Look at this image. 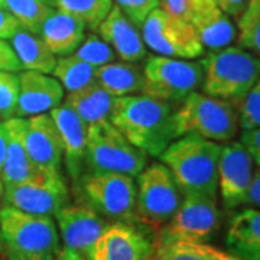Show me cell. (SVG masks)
<instances>
[{
  "label": "cell",
  "mask_w": 260,
  "mask_h": 260,
  "mask_svg": "<svg viewBox=\"0 0 260 260\" xmlns=\"http://www.w3.org/2000/svg\"><path fill=\"white\" fill-rule=\"evenodd\" d=\"M6 124L9 130V139H8V150H6L5 164L2 168L0 179L3 185L10 186L28 179L37 167L29 158L23 142L25 119L12 117L6 120Z\"/></svg>",
  "instance_id": "7402d4cb"
},
{
  "label": "cell",
  "mask_w": 260,
  "mask_h": 260,
  "mask_svg": "<svg viewBox=\"0 0 260 260\" xmlns=\"http://www.w3.org/2000/svg\"><path fill=\"white\" fill-rule=\"evenodd\" d=\"M146 48L155 54L178 59H195L204 54L194 26L164 9L152 10L142 25Z\"/></svg>",
  "instance_id": "8fae6325"
},
{
  "label": "cell",
  "mask_w": 260,
  "mask_h": 260,
  "mask_svg": "<svg viewBox=\"0 0 260 260\" xmlns=\"http://www.w3.org/2000/svg\"><path fill=\"white\" fill-rule=\"evenodd\" d=\"M227 250L244 260H260V210L244 207L234 213L225 233Z\"/></svg>",
  "instance_id": "ffe728a7"
},
{
  "label": "cell",
  "mask_w": 260,
  "mask_h": 260,
  "mask_svg": "<svg viewBox=\"0 0 260 260\" xmlns=\"http://www.w3.org/2000/svg\"><path fill=\"white\" fill-rule=\"evenodd\" d=\"M19 99L18 73L0 71V119L15 117Z\"/></svg>",
  "instance_id": "836d02e7"
},
{
  "label": "cell",
  "mask_w": 260,
  "mask_h": 260,
  "mask_svg": "<svg viewBox=\"0 0 260 260\" xmlns=\"http://www.w3.org/2000/svg\"><path fill=\"white\" fill-rule=\"evenodd\" d=\"M85 160L93 171L138 177L148 164V155L133 146L112 121L103 120L87 126Z\"/></svg>",
  "instance_id": "5b68a950"
},
{
  "label": "cell",
  "mask_w": 260,
  "mask_h": 260,
  "mask_svg": "<svg viewBox=\"0 0 260 260\" xmlns=\"http://www.w3.org/2000/svg\"><path fill=\"white\" fill-rule=\"evenodd\" d=\"M73 55L91 64L95 68L114 62V59H116V54L112 47L109 44H106L102 38L95 34H90L84 38L83 44L77 48V51Z\"/></svg>",
  "instance_id": "1f68e13d"
},
{
  "label": "cell",
  "mask_w": 260,
  "mask_h": 260,
  "mask_svg": "<svg viewBox=\"0 0 260 260\" xmlns=\"http://www.w3.org/2000/svg\"><path fill=\"white\" fill-rule=\"evenodd\" d=\"M240 143L253 158V162L260 167V127L251 130H243L240 135Z\"/></svg>",
  "instance_id": "74e56055"
},
{
  "label": "cell",
  "mask_w": 260,
  "mask_h": 260,
  "mask_svg": "<svg viewBox=\"0 0 260 260\" xmlns=\"http://www.w3.org/2000/svg\"><path fill=\"white\" fill-rule=\"evenodd\" d=\"M99 37L109 44L116 55L126 62L142 61L148 49L138 28L123 15L117 6H113L99 26Z\"/></svg>",
  "instance_id": "ac0fdd59"
},
{
  "label": "cell",
  "mask_w": 260,
  "mask_h": 260,
  "mask_svg": "<svg viewBox=\"0 0 260 260\" xmlns=\"http://www.w3.org/2000/svg\"><path fill=\"white\" fill-rule=\"evenodd\" d=\"M2 5H3V0H0V6H2Z\"/></svg>",
  "instance_id": "7dc6e473"
},
{
  "label": "cell",
  "mask_w": 260,
  "mask_h": 260,
  "mask_svg": "<svg viewBox=\"0 0 260 260\" xmlns=\"http://www.w3.org/2000/svg\"><path fill=\"white\" fill-rule=\"evenodd\" d=\"M68 204V188L55 168H35L28 179L5 186L3 205L37 215L55 217Z\"/></svg>",
  "instance_id": "9c48e42d"
},
{
  "label": "cell",
  "mask_w": 260,
  "mask_h": 260,
  "mask_svg": "<svg viewBox=\"0 0 260 260\" xmlns=\"http://www.w3.org/2000/svg\"><path fill=\"white\" fill-rule=\"evenodd\" d=\"M51 3L58 10L81 19L91 30L99 29L113 8V0H51Z\"/></svg>",
  "instance_id": "f546056e"
},
{
  "label": "cell",
  "mask_w": 260,
  "mask_h": 260,
  "mask_svg": "<svg viewBox=\"0 0 260 260\" xmlns=\"http://www.w3.org/2000/svg\"><path fill=\"white\" fill-rule=\"evenodd\" d=\"M114 97L107 93L97 81H93L80 90L67 94L64 104L73 109L88 126L103 120H110L114 106Z\"/></svg>",
  "instance_id": "cb8c5ba5"
},
{
  "label": "cell",
  "mask_w": 260,
  "mask_h": 260,
  "mask_svg": "<svg viewBox=\"0 0 260 260\" xmlns=\"http://www.w3.org/2000/svg\"><path fill=\"white\" fill-rule=\"evenodd\" d=\"M10 41L22 70L38 71L42 74H49L54 71L56 56L51 52L39 35L20 28Z\"/></svg>",
  "instance_id": "484cf974"
},
{
  "label": "cell",
  "mask_w": 260,
  "mask_h": 260,
  "mask_svg": "<svg viewBox=\"0 0 260 260\" xmlns=\"http://www.w3.org/2000/svg\"><path fill=\"white\" fill-rule=\"evenodd\" d=\"M95 81L114 99L142 94L143 91V68L136 62H110L97 68Z\"/></svg>",
  "instance_id": "d4e9b609"
},
{
  "label": "cell",
  "mask_w": 260,
  "mask_h": 260,
  "mask_svg": "<svg viewBox=\"0 0 260 260\" xmlns=\"http://www.w3.org/2000/svg\"><path fill=\"white\" fill-rule=\"evenodd\" d=\"M143 91L167 103H182L203 85L204 71L200 62L162 55H149L143 67Z\"/></svg>",
  "instance_id": "52a82bcc"
},
{
  "label": "cell",
  "mask_w": 260,
  "mask_h": 260,
  "mask_svg": "<svg viewBox=\"0 0 260 260\" xmlns=\"http://www.w3.org/2000/svg\"><path fill=\"white\" fill-rule=\"evenodd\" d=\"M221 218L217 197L184 194L177 213L159 230L156 239L207 243L220 230Z\"/></svg>",
  "instance_id": "7c38bea8"
},
{
  "label": "cell",
  "mask_w": 260,
  "mask_h": 260,
  "mask_svg": "<svg viewBox=\"0 0 260 260\" xmlns=\"http://www.w3.org/2000/svg\"><path fill=\"white\" fill-rule=\"evenodd\" d=\"M83 192L93 210L112 223H136V182L119 172L93 171L84 178Z\"/></svg>",
  "instance_id": "30bf717a"
},
{
  "label": "cell",
  "mask_w": 260,
  "mask_h": 260,
  "mask_svg": "<svg viewBox=\"0 0 260 260\" xmlns=\"http://www.w3.org/2000/svg\"><path fill=\"white\" fill-rule=\"evenodd\" d=\"M0 253H5V242H3V236L0 232Z\"/></svg>",
  "instance_id": "bcb514c9"
},
{
  "label": "cell",
  "mask_w": 260,
  "mask_h": 260,
  "mask_svg": "<svg viewBox=\"0 0 260 260\" xmlns=\"http://www.w3.org/2000/svg\"><path fill=\"white\" fill-rule=\"evenodd\" d=\"M8 139H9V130L6 120L0 123V174H2V168L5 164L6 158V150H8Z\"/></svg>",
  "instance_id": "7bdbcfd3"
},
{
  "label": "cell",
  "mask_w": 260,
  "mask_h": 260,
  "mask_svg": "<svg viewBox=\"0 0 260 260\" xmlns=\"http://www.w3.org/2000/svg\"><path fill=\"white\" fill-rule=\"evenodd\" d=\"M233 104L237 110L239 126L242 130L260 127V78L244 97Z\"/></svg>",
  "instance_id": "d6a6232c"
},
{
  "label": "cell",
  "mask_w": 260,
  "mask_h": 260,
  "mask_svg": "<svg viewBox=\"0 0 260 260\" xmlns=\"http://www.w3.org/2000/svg\"><path fill=\"white\" fill-rule=\"evenodd\" d=\"M88 260H156V239L149 237L135 223H112L100 236Z\"/></svg>",
  "instance_id": "4fadbf2b"
},
{
  "label": "cell",
  "mask_w": 260,
  "mask_h": 260,
  "mask_svg": "<svg viewBox=\"0 0 260 260\" xmlns=\"http://www.w3.org/2000/svg\"><path fill=\"white\" fill-rule=\"evenodd\" d=\"M253 158L239 142L221 146L218 159V192L227 210L243 207L253 177Z\"/></svg>",
  "instance_id": "5bb4252c"
},
{
  "label": "cell",
  "mask_w": 260,
  "mask_h": 260,
  "mask_svg": "<svg viewBox=\"0 0 260 260\" xmlns=\"http://www.w3.org/2000/svg\"><path fill=\"white\" fill-rule=\"evenodd\" d=\"M214 2L225 15L239 18L243 13V10L246 9V5L249 0H214Z\"/></svg>",
  "instance_id": "60d3db41"
},
{
  "label": "cell",
  "mask_w": 260,
  "mask_h": 260,
  "mask_svg": "<svg viewBox=\"0 0 260 260\" xmlns=\"http://www.w3.org/2000/svg\"><path fill=\"white\" fill-rule=\"evenodd\" d=\"M0 71H9V73L22 71V65L19 62L13 48L5 39H0Z\"/></svg>",
  "instance_id": "8d00e7d4"
},
{
  "label": "cell",
  "mask_w": 260,
  "mask_h": 260,
  "mask_svg": "<svg viewBox=\"0 0 260 260\" xmlns=\"http://www.w3.org/2000/svg\"><path fill=\"white\" fill-rule=\"evenodd\" d=\"M2 6L18 19L22 28L37 35L48 16L55 10L51 0H3Z\"/></svg>",
  "instance_id": "f1b7e54d"
},
{
  "label": "cell",
  "mask_w": 260,
  "mask_h": 260,
  "mask_svg": "<svg viewBox=\"0 0 260 260\" xmlns=\"http://www.w3.org/2000/svg\"><path fill=\"white\" fill-rule=\"evenodd\" d=\"M0 232L5 250L56 256L59 234L52 217L37 215L3 205L0 208Z\"/></svg>",
  "instance_id": "ba28073f"
},
{
  "label": "cell",
  "mask_w": 260,
  "mask_h": 260,
  "mask_svg": "<svg viewBox=\"0 0 260 260\" xmlns=\"http://www.w3.org/2000/svg\"><path fill=\"white\" fill-rule=\"evenodd\" d=\"M239 116L229 100L194 91L174 112L175 139L194 135L217 143H227L239 133Z\"/></svg>",
  "instance_id": "277c9868"
},
{
  "label": "cell",
  "mask_w": 260,
  "mask_h": 260,
  "mask_svg": "<svg viewBox=\"0 0 260 260\" xmlns=\"http://www.w3.org/2000/svg\"><path fill=\"white\" fill-rule=\"evenodd\" d=\"M184 192L171 171L155 162L138 175L136 184V221L160 230L174 217L181 205Z\"/></svg>",
  "instance_id": "8992f818"
},
{
  "label": "cell",
  "mask_w": 260,
  "mask_h": 260,
  "mask_svg": "<svg viewBox=\"0 0 260 260\" xmlns=\"http://www.w3.org/2000/svg\"><path fill=\"white\" fill-rule=\"evenodd\" d=\"M6 260H56L52 254H41V253H18V251L5 250Z\"/></svg>",
  "instance_id": "b9f144b4"
},
{
  "label": "cell",
  "mask_w": 260,
  "mask_h": 260,
  "mask_svg": "<svg viewBox=\"0 0 260 260\" xmlns=\"http://www.w3.org/2000/svg\"><path fill=\"white\" fill-rule=\"evenodd\" d=\"M123 15L136 26L142 28L148 15L159 6V0H114Z\"/></svg>",
  "instance_id": "d590c367"
},
{
  "label": "cell",
  "mask_w": 260,
  "mask_h": 260,
  "mask_svg": "<svg viewBox=\"0 0 260 260\" xmlns=\"http://www.w3.org/2000/svg\"><path fill=\"white\" fill-rule=\"evenodd\" d=\"M220 153V143L185 135L171 142L159 158L184 194L217 197Z\"/></svg>",
  "instance_id": "7a4b0ae2"
},
{
  "label": "cell",
  "mask_w": 260,
  "mask_h": 260,
  "mask_svg": "<svg viewBox=\"0 0 260 260\" xmlns=\"http://www.w3.org/2000/svg\"><path fill=\"white\" fill-rule=\"evenodd\" d=\"M198 34L203 47L210 51L230 47L237 38V29L233 25L232 19L214 2L204 10H201L191 22Z\"/></svg>",
  "instance_id": "603a6c76"
},
{
  "label": "cell",
  "mask_w": 260,
  "mask_h": 260,
  "mask_svg": "<svg viewBox=\"0 0 260 260\" xmlns=\"http://www.w3.org/2000/svg\"><path fill=\"white\" fill-rule=\"evenodd\" d=\"M56 260H88L85 256H83L78 251L71 250L68 247H61L55 256Z\"/></svg>",
  "instance_id": "ee69618b"
},
{
  "label": "cell",
  "mask_w": 260,
  "mask_h": 260,
  "mask_svg": "<svg viewBox=\"0 0 260 260\" xmlns=\"http://www.w3.org/2000/svg\"><path fill=\"white\" fill-rule=\"evenodd\" d=\"M19 99L15 117L28 119L51 112L64 102V87L55 77L38 71L19 73Z\"/></svg>",
  "instance_id": "2e32d148"
},
{
  "label": "cell",
  "mask_w": 260,
  "mask_h": 260,
  "mask_svg": "<svg viewBox=\"0 0 260 260\" xmlns=\"http://www.w3.org/2000/svg\"><path fill=\"white\" fill-rule=\"evenodd\" d=\"M243 207L260 210V167L253 172L250 186H249V191H247Z\"/></svg>",
  "instance_id": "ab89813d"
},
{
  "label": "cell",
  "mask_w": 260,
  "mask_h": 260,
  "mask_svg": "<svg viewBox=\"0 0 260 260\" xmlns=\"http://www.w3.org/2000/svg\"><path fill=\"white\" fill-rule=\"evenodd\" d=\"M23 142L29 158L35 167L59 168L64 156V148L49 113L25 119Z\"/></svg>",
  "instance_id": "e0dca14e"
},
{
  "label": "cell",
  "mask_w": 260,
  "mask_h": 260,
  "mask_svg": "<svg viewBox=\"0 0 260 260\" xmlns=\"http://www.w3.org/2000/svg\"><path fill=\"white\" fill-rule=\"evenodd\" d=\"M49 114L61 136L68 172L73 179L77 181L81 172V165L85 159L87 124L73 109L65 106L64 103L59 104L54 110H51Z\"/></svg>",
  "instance_id": "d6986e66"
},
{
  "label": "cell",
  "mask_w": 260,
  "mask_h": 260,
  "mask_svg": "<svg viewBox=\"0 0 260 260\" xmlns=\"http://www.w3.org/2000/svg\"><path fill=\"white\" fill-rule=\"evenodd\" d=\"M55 221L64 247L78 251L85 257L112 224L87 204H67L55 214Z\"/></svg>",
  "instance_id": "9a60e30c"
},
{
  "label": "cell",
  "mask_w": 260,
  "mask_h": 260,
  "mask_svg": "<svg viewBox=\"0 0 260 260\" xmlns=\"http://www.w3.org/2000/svg\"><path fill=\"white\" fill-rule=\"evenodd\" d=\"M20 28L18 19L9 10L0 6V39H12Z\"/></svg>",
  "instance_id": "f35d334b"
},
{
  "label": "cell",
  "mask_w": 260,
  "mask_h": 260,
  "mask_svg": "<svg viewBox=\"0 0 260 260\" xmlns=\"http://www.w3.org/2000/svg\"><path fill=\"white\" fill-rule=\"evenodd\" d=\"M200 64L204 71V94L232 103L244 97L260 78V56L242 47L211 51Z\"/></svg>",
  "instance_id": "3957f363"
},
{
  "label": "cell",
  "mask_w": 260,
  "mask_h": 260,
  "mask_svg": "<svg viewBox=\"0 0 260 260\" xmlns=\"http://www.w3.org/2000/svg\"><path fill=\"white\" fill-rule=\"evenodd\" d=\"M52 74L64 87V90H67V93H73L95 81L97 68L71 54L56 59Z\"/></svg>",
  "instance_id": "83f0119b"
},
{
  "label": "cell",
  "mask_w": 260,
  "mask_h": 260,
  "mask_svg": "<svg viewBox=\"0 0 260 260\" xmlns=\"http://www.w3.org/2000/svg\"><path fill=\"white\" fill-rule=\"evenodd\" d=\"M156 260H244L211 244L156 239Z\"/></svg>",
  "instance_id": "4316f807"
},
{
  "label": "cell",
  "mask_w": 260,
  "mask_h": 260,
  "mask_svg": "<svg viewBox=\"0 0 260 260\" xmlns=\"http://www.w3.org/2000/svg\"><path fill=\"white\" fill-rule=\"evenodd\" d=\"M110 121L148 156H160L175 140L172 106L146 94L117 97Z\"/></svg>",
  "instance_id": "6da1fadb"
},
{
  "label": "cell",
  "mask_w": 260,
  "mask_h": 260,
  "mask_svg": "<svg viewBox=\"0 0 260 260\" xmlns=\"http://www.w3.org/2000/svg\"><path fill=\"white\" fill-rule=\"evenodd\" d=\"M3 194H5V185L0 179V208H2V204H3Z\"/></svg>",
  "instance_id": "f6af8a7d"
},
{
  "label": "cell",
  "mask_w": 260,
  "mask_h": 260,
  "mask_svg": "<svg viewBox=\"0 0 260 260\" xmlns=\"http://www.w3.org/2000/svg\"><path fill=\"white\" fill-rule=\"evenodd\" d=\"M85 23L62 10H54L44 22L39 37L54 55L67 56L74 54L85 38Z\"/></svg>",
  "instance_id": "44dd1931"
},
{
  "label": "cell",
  "mask_w": 260,
  "mask_h": 260,
  "mask_svg": "<svg viewBox=\"0 0 260 260\" xmlns=\"http://www.w3.org/2000/svg\"><path fill=\"white\" fill-rule=\"evenodd\" d=\"M239 45L260 56V0H249L237 18Z\"/></svg>",
  "instance_id": "4dcf8cb0"
},
{
  "label": "cell",
  "mask_w": 260,
  "mask_h": 260,
  "mask_svg": "<svg viewBox=\"0 0 260 260\" xmlns=\"http://www.w3.org/2000/svg\"><path fill=\"white\" fill-rule=\"evenodd\" d=\"M211 3H214V0H159V5L165 12L189 23Z\"/></svg>",
  "instance_id": "e575fe53"
}]
</instances>
